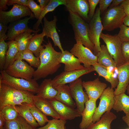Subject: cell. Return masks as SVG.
Returning <instances> with one entry per match:
<instances>
[{
	"instance_id": "obj_1",
	"label": "cell",
	"mask_w": 129,
	"mask_h": 129,
	"mask_svg": "<svg viewBox=\"0 0 129 129\" xmlns=\"http://www.w3.org/2000/svg\"><path fill=\"white\" fill-rule=\"evenodd\" d=\"M41 50L39 57L40 63L34 72L33 77L36 81L46 78L56 72L61 66L59 62L62 52L55 51L48 41Z\"/></svg>"
},
{
	"instance_id": "obj_2",
	"label": "cell",
	"mask_w": 129,
	"mask_h": 129,
	"mask_svg": "<svg viewBox=\"0 0 129 129\" xmlns=\"http://www.w3.org/2000/svg\"><path fill=\"white\" fill-rule=\"evenodd\" d=\"M33 94L29 91L18 90L0 83V110L7 105L15 107L25 103L33 104Z\"/></svg>"
},
{
	"instance_id": "obj_3",
	"label": "cell",
	"mask_w": 129,
	"mask_h": 129,
	"mask_svg": "<svg viewBox=\"0 0 129 129\" xmlns=\"http://www.w3.org/2000/svg\"><path fill=\"white\" fill-rule=\"evenodd\" d=\"M70 23L74 31V38L93 52L94 45L89 37V24L77 14L69 11Z\"/></svg>"
},
{
	"instance_id": "obj_4",
	"label": "cell",
	"mask_w": 129,
	"mask_h": 129,
	"mask_svg": "<svg viewBox=\"0 0 129 129\" xmlns=\"http://www.w3.org/2000/svg\"><path fill=\"white\" fill-rule=\"evenodd\" d=\"M0 83L9 86L16 89L37 93L39 85L34 78L29 80L15 77L8 74L4 70H0Z\"/></svg>"
},
{
	"instance_id": "obj_5",
	"label": "cell",
	"mask_w": 129,
	"mask_h": 129,
	"mask_svg": "<svg viewBox=\"0 0 129 129\" xmlns=\"http://www.w3.org/2000/svg\"><path fill=\"white\" fill-rule=\"evenodd\" d=\"M126 16L121 5L109 8L104 13L102 20L103 30L111 31L119 28L123 24V20Z\"/></svg>"
},
{
	"instance_id": "obj_6",
	"label": "cell",
	"mask_w": 129,
	"mask_h": 129,
	"mask_svg": "<svg viewBox=\"0 0 129 129\" xmlns=\"http://www.w3.org/2000/svg\"><path fill=\"white\" fill-rule=\"evenodd\" d=\"M105 43L108 51L115 62L117 66L125 62L123 58L121 50L122 42L117 34L112 35L102 33L100 36Z\"/></svg>"
},
{
	"instance_id": "obj_7",
	"label": "cell",
	"mask_w": 129,
	"mask_h": 129,
	"mask_svg": "<svg viewBox=\"0 0 129 129\" xmlns=\"http://www.w3.org/2000/svg\"><path fill=\"white\" fill-rule=\"evenodd\" d=\"M100 14L99 8H97L88 24L89 38L94 45L93 52L95 55L101 50L100 38L103 27Z\"/></svg>"
},
{
	"instance_id": "obj_8",
	"label": "cell",
	"mask_w": 129,
	"mask_h": 129,
	"mask_svg": "<svg viewBox=\"0 0 129 129\" xmlns=\"http://www.w3.org/2000/svg\"><path fill=\"white\" fill-rule=\"evenodd\" d=\"M114 91L109 86L106 88L100 97V102L97 108L93 117L94 123L99 121L102 115L113 108L115 102Z\"/></svg>"
},
{
	"instance_id": "obj_9",
	"label": "cell",
	"mask_w": 129,
	"mask_h": 129,
	"mask_svg": "<svg viewBox=\"0 0 129 129\" xmlns=\"http://www.w3.org/2000/svg\"><path fill=\"white\" fill-rule=\"evenodd\" d=\"M5 70L13 77L29 80L32 79L35 70L23 60L17 59Z\"/></svg>"
},
{
	"instance_id": "obj_10",
	"label": "cell",
	"mask_w": 129,
	"mask_h": 129,
	"mask_svg": "<svg viewBox=\"0 0 129 129\" xmlns=\"http://www.w3.org/2000/svg\"><path fill=\"white\" fill-rule=\"evenodd\" d=\"M70 52L83 64L84 67L89 68L98 63L97 56L80 42H76Z\"/></svg>"
},
{
	"instance_id": "obj_11",
	"label": "cell",
	"mask_w": 129,
	"mask_h": 129,
	"mask_svg": "<svg viewBox=\"0 0 129 129\" xmlns=\"http://www.w3.org/2000/svg\"><path fill=\"white\" fill-rule=\"evenodd\" d=\"M32 13L27 6L14 4L11 9L9 11H0V22L7 25L9 23L20 20L23 17L30 16Z\"/></svg>"
},
{
	"instance_id": "obj_12",
	"label": "cell",
	"mask_w": 129,
	"mask_h": 129,
	"mask_svg": "<svg viewBox=\"0 0 129 129\" xmlns=\"http://www.w3.org/2000/svg\"><path fill=\"white\" fill-rule=\"evenodd\" d=\"M82 82L81 78H79L70 83L69 86L76 104V109L81 115L85 108V103L89 99L87 93L83 91Z\"/></svg>"
},
{
	"instance_id": "obj_13",
	"label": "cell",
	"mask_w": 129,
	"mask_h": 129,
	"mask_svg": "<svg viewBox=\"0 0 129 129\" xmlns=\"http://www.w3.org/2000/svg\"><path fill=\"white\" fill-rule=\"evenodd\" d=\"M95 71L93 66L84 67L80 70L70 71H63L52 80L53 87L60 85H65L74 81L82 75Z\"/></svg>"
},
{
	"instance_id": "obj_14",
	"label": "cell",
	"mask_w": 129,
	"mask_h": 129,
	"mask_svg": "<svg viewBox=\"0 0 129 129\" xmlns=\"http://www.w3.org/2000/svg\"><path fill=\"white\" fill-rule=\"evenodd\" d=\"M34 17V14L32 13L29 17H26L10 23L8 26L7 39L6 40H15L19 35L27 31H30L35 34L37 33L40 30L39 29L36 31L31 29L28 26L29 20Z\"/></svg>"
},
{
	"instance_id": "obj_15",
	"label": "cell",
	"mask_w": 129,
	"mask_h": 129,
	"mask_svg": "<svg viewBox=\"0 0 129 129\" xmlns=\"http://www.w3.org/2000/svg\"><path fill=\"white\" fill-rule=\"evenodd\" d=\"M82 84L89 99L96 101L107 86L106 84L100 81L98 77L93 81H83Z\"/></svg>"
},
{
	"instance_id": "obj_16",
	"label": "cell",
	"mask_w": 129,
	"mask_h": 129,
	"mask_svg": "<svg viewBox=\"0 0 129 129\" xmlns=\"http://www.w3.org/2000/svg\"><path fill=\"white\" fill-rule=\"evenodd\" d=\"M49 100L59 115L60 119L71 120L81 116L76 109L69 107L55 99Z\"/></svg>"
},
{
	"instance_id": "obj_17",
	"label": "cell",
	"mask_w": 129,
	"mask_h": 129,
	"mask_svg": "<svg viewBox=\"0 0 129 129\" xmlns=\"http://www.w3.org/2000/svg\"><path fill=\"white\" fill-rule=\"evenodd\" d=\"M65 6L69 11L77 14L87 21L90 20L88 15L89 6L87 0H66Z\"/></svg>"
},
{
	"instance_id": "obj_18",
	"label": "cell",
	"mask_w": 129,
	"mask_h": 129,
	"mask_svg": "<svg viewBox=\"0 0 129 129\" xmlns=\"http://www.w3.org/2000/svg\"><path fill=\"white\" fill-rule=\"evenodd\" d=\"M118 83L114 91L115 95L125 93L129 84V62L117 66Z\"/></svg>"
},
{
	"instance_id": "obj_19",
	"label": "cell",
	"mask_w": 129,
	"mask_h": 129,
	"mask_svg": "<svg viewBox=\"0 0 129 129\" xmlns=\"http://www.w3.org/2000/svg\"><path fill=\"white\" fill-rule=\"evenodd\" d=\"M57 17L54 16L53 20L48 21L46 17L43 18L44 24L43 31L45 36L50 38L53 41L54 46H57L62 52L64 51L61 46L59 35L56 29Z\"/></svg>"
},
{
	"instance_id": "obj_20",
	"label": "cell",
	"mask_w": 129,
	"mask_h": 129,
	"mask_svg": "<svg viewBox=\"0 0 129 129\" xmlns=\"http://www.w3.org/2000/svg\"><path fill=\"white\" fill-rule=\"evenodd\" d=\"M61 63L64 64V71H70L81 70L84 68L79 60L70 52L65 50L61 53L59 59Z\"/></svg>"
},
{
	"instance_id": "obj_21",
	"label": "cell",
	"mask_w": 129,
	"mask_h": 129,
	"mask_svg": "<svg viewBox=\"0 0 129 129\" xmlns=\"http://www.w3.org/2000/svg\"><path fill=\"white\" fill-rule=\"evenodd\" d=\"M96 101L90 99L85 103V107L81 114L82 117L79 127L81 129H86L93 123V117L97 108Z\"/></svg>"
},
{
	"instance_id": "obj_22",
	"label": "cell",
	"mask_w": 129,
	"mask_h": 129,
	"mask_svg": "<svg viewBox=\"0 0 129 129\" xmlns=\"http://www.w3.org/2000/svg\"><path fill=\"white\" fill-rule=\"evenodd\" d=\"M33 104L46 116L54 118L60 119V117L56 112L49 100L37 95H34Z\"/></svg>"
},
{
	"instance_id": "obj_23",
	"label": "cell",
	"mask_w": 129,
	"mask_h": 129,
	"mask_svg": "<svg viewBox=\"0 0 129 129\" xmlns=\"http://www.w3.org/2000/svg\"><path fill=\"white\" fill-rule=\"evenodd\" d=\"M54 88L58 91L55 99L72 108H75L76 107L72 97L69 86L60 85Z\"/></svg>"
},
{
	"instance_id": "obj_24",
	"label": "cell",
	"mask_w": 129,
	"mask_h": 129,
	"mask_svg": "<svg viewBox=\"0 0 129 129\" xmlns=\"http://www.w3.org/2000/svg\"><path fill=\"white\" fill-rule=\"evenodd\" d=\"M57 90L53 86L51 78L44 79L39 87L37 95L43 98L52 100L55 99Z\"/></svg>"
},
{
	"instance_id": "obj_25",
	"label": "cell",
	"mask_w": 129,
	"mask_h": 129,
	"mask_svg": "<svg viewBox=\"0 0 129 129\" xmlns=\"http://www.w3.org/2000/svg\"><path fill=\"white\" fill-rule=\"evenodd\" d=\"M116 118V116L113 113L110 111L107 112L102 115L99 121L92 123L86 129H111V124Z\"/></svg>"
},
{
	"instance_id": "obj_26",
	"label": "cell",
	"mask_w": 129,
	"mask_h": 129,
	"mask_svg": "<svg viewBox=\"0 0 129 129\" xmlns=\"http://www.w3.org/2000/svg\"><path fill=\"white\" fill-rule=\"evenodd\" d=\"M98 63L102 67L106 68L108 67H117L114 60L109 53L106 45L101 46V50L97 55Z\"/></svg>"
},
{
	"instance_id": "obj_27",
	"label": "cell",
	"mask_w": 129,
	"mask_h": 129,
	"mask_svg": "<svg viewBox=\"0 0 129 129\" xmlns=\"http://www.w3.org/2000/svg\"><path fill=\"white\" fill-rule=\"evenodd\" d=\"M29 104L23 103L15 107L19 115L32 127L36 128L39 125L30 110Z\"/></svg>"
},
{
	"instance_id": "obj_28",
	"label": "cell",
	"mask_w": 129,
	"mask_h": 129,
	"mask_svg": "<svg viewBox=\"0 0 129 129\" xmlns=\"http://www.w3.org/2000/svg\"><path fill=\"white\" fill-rule=\"evenodd\" d=\"M113 109L117 112L123 111L126 115L129 116V96L125 93L115 95Z\"/></svg>"
},
{
	"instance_id": "obj_29",
	"label": "cell",
	"mask_w": 129,
	"mask_h": 129,
	"mask_svg": "<svg viewBox=\"0 0 129 129\" xmlns=\"http://www.w3.org/2000/svg\"><path fill=\"white\" fill-rule=\"evenodd\" d=\"M45 36L43 32L39 34H35L30 42L27 49L32 52L36 57H39L41 50L44 47V45H42V44L44 41Z\"/></svg>"
},
{
	"instance_id": "obj_30",
	"label": "cell",
	"mask_w": 129,
	"mask_h": 129,
	"mask_svg": "<svg viewBox=\"0 0 129 129\" xmlns=\"http://www.w3.org/2000/svg\"><path fill=\"white\" fill-rule=\"evenodd\" d=\"M66 3V0H50L48 5L42 10L38 19L33 25V30L37 31L39 29L38 27L42 22V19L46 14L49 12L53 11L59 5H65Z\"/></svg>"
},
{
	"instance_id": "obj_31",
	"label": "cell",
	"mask_w": 129,
	"mask_h": 129,
	"mask_svg": "<svg viewBox=\"0 0 129 129\" xmlns=\"http://www.w3.org/2000/svg\"><path fill=\"white\" fill-rule=\"evenodd\" d=\"M8 45L5 63L3 69L5 70L12 65L15 61V57L19 52L17 42L15 40L9 41L7 42Z\"/></svg>"
},
{
	"instance_id": "obj_32",
	"label": "cell",
	"mask_w": 129,
	"mask_h": 129,
	"mask_svg": "<svg viewBox=\"0 0 129 129\" xmlns=\"http://www.w3.org/2000/svg\"><path fill=\"white\" fill-rule=\"evenodd\" d=\"M17 59L25 60L31 66L37 68L39 67L40 63L39 57H36L32 52L28 49L19 51L15 58V60Z\"/></svg>"
},
{
	"instance_id": "obj_33",
	"label": "cell",
	"mask_w": 129,
	"mask_h": 129,
	"mask_svg": "<svg viewBox=\"0 0 129 129\" xmlns=\"http://www.w3.org/2000/svg\"><path fill=\"white\" fill-rule=\"evenodd\" d=\"M95 71L98 74L99 76L103 77L111 85V87L115 88L117 86L118 83V80L114 77L109 73L106 69L102 67L98 63L93 65Z\"/></svg>"
},
{
	"instance_id": "obj_34",
	"label": "cell",
	"mask_w": 129,
	"mask_h": 129,
	"mask_svg": "<svg viewBox=\"0 0 129 129\" xmlns=\"http://www.w3.org/2000/svg\"><path fill=\"white\" fill-rule=\"evenodd\" d=\"M30 31H27L20 34L15 38V40L17 43L19 51L26 50L28 46L31 39L35 35L31 34Z\"/></svg>"
},
{
	"instance_id": "obj_35",
	"label": "cell",
	"mask_w": 129,
	"mask_h": 129,
	"mask_svg": "<svg viewBox=\"0 0 129 129\" xmlns=\"http://www.w3.org/2000/svg\"><path fill=\"white\" fill-rule=\"evenodd\" d=\"M29 107L31 113L39 125L41 127L44 126L49 120L46 116L33 104H29Z\"/></svg>"
},
{
	"instance_id": "obj_36",
	"label": "cell",
	"mask_w": 129,
	"mask_h": 129,
	"mask_svg": "<svg viewBox=\"0 0 129 129\" xmlns=\"http://www.w3.org/2000/svg\"><path fill=\"white\" fill-rule=\"evenodd\" d=\"M5 122L16 120L19 115L15 108L11 105H6L0 110Z\"/></svg>"
},
{
	"instance_id": "obj_37",
	"label": "cell",
	"mask_w": 129,
	"mask_h": 129,
	"mask_svg": "<svg viewBox=\"0 0 129 129\" xmlns=\"http://www.w3.org/2000/svg\"><path fill=\"white\" fill-rule=\"evenodd\" d=\"M66 120L53 118L49 120L47 124L43 126L34 129H65V125Z\"/></svg>"
},
{
	"instance_id": "obj_38",
	"label": "cell",
	"mask_w": 129,
	"mask_h": 129,
	"mask_svg": "<svg viewBox=\"0 0 129 129\" xmlns=\"http://www.w3.org/2000/svg\"><path fill=\"white\" fill-rule=\"evenodd\" d=\"M3 39H0V69L3 70L6 54L8 48V44Z\"/></svg>"
},
{
	"instance_id": "obj_39",
	"label": "cell",
	"mask_w": 129,
	"mask_h": 129,
	"mask_svg": "<svg viewBox=\"0 0 129 129\" xmlns=\"http://www.w3.org/2000/svg\"><path fill=\"white\" fill-rule=\"evenodd\" d=\"M27 7L33 13L35 17L38 20L42 11L39 5L37 4L34 0H28Z\"/></svg>"
},
{
	"instance_id": "obj_40",
	"label": "cell",
	"mask_w": 129,
	"mask_h": 129,
	"mask_svg": "<svg viewBox=\"0 0 129 129\" xmlns=\"http://www.w3.org/2000/svg\"><path fill=\"white\" fill-rule=\"evenodd\" d=\"M119 28L120 30L117 35L122 43L129 42V27L123 24Z\"/></svg>"
},
{
	"instance_id": "obj_41",
	"label": "cell",
	"mask_w": 129,
	"mask_h": 129,
	"mask_svg": "<svg viewBox=\"0 0 129 129\" xmlns=\"http://www.w3.org/2000/svg\"><path fill=\"white\" fill-rule=\"evenodd\" d=\"M121 50L123 57L125 62H129V42L122 43Z\"/></svg>"
},
{
	"instance_id": "obj_42",
	"label": "cell",
	"mask_w": 129,
	"mask_h": 129,
	"mask_svg": "<svg viewBox=\"0 0 129 129\" xmlns=\"http://www.w3.org/2000/svg\"><path fill=\"white\" fill-rule=\"evenodd\" d=\"M89 6V17L91 19L95 13V11L96 7L99 3L100 0H88Z\"/></svg>"
},
{
	"instance_id": "obj_43",
	"label": "cell",
	"mask_w": 129,
	"mask_h": 129,
	"mask_svg": "<svg viewBox=\"0 0 129 129\" xmlns=\"http://www.w3.org/2000/svg\"><path fill=\"white\" fill-rule=\"evenodd\" d=\"M4 126L5 129H21L16 120L5 122Z\"/></svg>"
},
{
	"instance_id": "obj_44",
	"label": "cell",
	"mask_w": 129,
	"mask_h": 129,
	"mask_svg": "<svg viewBox=\"0 0 129 129\" xmlns=\"http://www.w3.org/2000/svg\"><path fill=\"white\" fill-rule=\"evenodd\" d=\"M21 129H34V128L27 123L22 117L19 115L16 119Z\"/></svg>"
},
{
	"instance_id": "obj_45",
	"label": "cell",
	"mask_w": 129,
	"mask_h": 129,
	"mask_svg": "<svg viewBox=\"0 0 129 129\" xmlns=\"http://www.w3.org/2000/svg\"><path fill=\"white\" fill-rule=\"evenodd\" d=\"M113 0H100L99 9L101 13H102L107 10Z\"/></svg>"
},
{
	"instance_id": "obj_46",
	"label": "cell",
	"mask_w": 129,
	"mask_h": 129,
	"mask_svg": "<svg viewBox=\"0 0 129 129\" xmlns=\"http://www.w3.org/2000/svg\"><path fill=\"white\" fill-rule=\"evenodd\" d=\"M8 29L7 25H4L0 22V39H3L6 40L7 39V35L6 34Z\"/></svg>"
},
{
	"instance_id": "obj_47",
	"label": "cell",
	"mask_w": 129,
	"mask_h": 129,
	"mask_svg": "<svg viewBox=\"0 0 129 129\" xmlns=\"http://www.w3.org/2000/svg\"><path fill=\"white\" fill-rule=\"evenodd\" d=\"M28 1L27 0H8L7 5H10L18 4L27 6Z\"/></svg>"
},
{
	"instance_id": "obj_48",
	"label": "cell",
	"mask_w": 129,
	"mask_h": 129,
	"mask_svg": "<svg viewBox=\"0 0 129 129\" xmlns=\"http://www.w3.org/2000/svg\"><path fill=\"white\" fill-rule=\"evenodd\" d=\"M126 15L129 16V0H124L120 5Z\"/></svg>"
},
{
	"instance_id": "obj_49",
	"label": "cell",
	"mask_w": 129,
	"mask_h": 129,
	"mask_svg": "<svg viewBox=\"0 0 129 129\" xmlns=\"http://www.w3.org/2000/svg\"><path fill=\"white\" fill-rule=\"evenodd\" d=\"M8 0H0V11H5L7 9L6 6Z\"/></svg>"
},
{
	"instance_id": "obj_50",
	"label": "cell",
	"mask_w": 129,
	"mask_h": 129,
	"mask_svg": "<svg viewBox=\"0 0 129 129\" xmlns=\"http://www.w3.org/2000/svg\"><path fill=\"white\" fill-rule=\"evenodd\" d=\"M50 1L49 0H38L37 1L39 3V5L42 10L45 8L48 5Z\"/></svg>"
},
{
	"instance_id": "obj_51",
	"label": "cell",
	"mask_w": 129,
	"mask_h": 129,
	"mask_svg": "<svg viewBox=\"0 0 129 129\" xmlns=\"http://www.w3.org/2000/svg\"><path fill=\"white\" fill-rule=\"evenodd\" d=\"M124 0H113L112 3L109 6V8H112L116 7L119 5L120 3H121Z\"/></svg>"
},
{
	"instance_id": "obj_52",
	"label": "cell",
	"mask_w": 129,
	"mask_h": 129,
	"mask_svg": "<svg viewBox=\"0 0 129 129\" xmlns=\"http://www.w3.org/2000/svg\"><path fill=\"white\" fill-rule=\"evenodd\" d=\"M5 121L2 114L0 113V128L4 126Z\"/></svg>"
},
{
	"instance_id": "obj_53",
	"label": "cell",
	"mask_w": 129,
	"mask_h": 129,
	"mask_svg": "<svg viewBox=\"0 0 129 129\" xmlns=\"http://www.w3.org/2000/svg\"><path fill=\"white\" fill-rule=\"evenodd\" d=\"M123 23L125 26L129 27V16H126L123 19Z\"/></svg>"
},
{
	"instance_id": "obj_54",
	"label": "cell",
	"mask_w": 129,
	"mask_h": 129,
	"mask_svg": "<svg viewBox=\"0 0 129 129\" xmlns=\"http://www.w3.org/2000/svg\"><path fill=\"white\" fill-rule=\"evenodd\" d=\"M122 119L123 120L128 126L129 128V116L126 115L122 117Z\"/></svg>"
},
{
	"instance_id": "obj_55",
	"label": "cell",
	"mask_w": 129,
	"mask_h": 129,
	"mask_svg": "<svg viewBox=\"0 0 129 129\" xmlns=\"http://www.w3.org/2000/svg\"><path fill=\"white\" fill-rule=\"evenodd\" d=\"M126 90L127 91V93L129 94V84L127 86Z\"/></svg>"
},
{
	"instance_id": "obj_56",
	"label": "cell",
	"mask_w": 129,
	"mask_h": 129,
	"mask_svg": "<svg viewBox=\"0 0 129 129\" xmlns=\"http://www.w3.org/2000/svg\"><path fill=\"white\" fill-rule=\"evenodd\" d=\"M0 129H5V128L4 127V126L3 127L1 128H0Z\"/></svg>"
},
{
	"instance_id": "obj_57",
	"label": "cell",
	"mask_w": 129,
	"mask_h": 129,
	"mask_svg": "<svg viewBox=\"0 0 129 129\" xmlns=\"http://www.w3.org/2000/svg\"></svg>"
}]
</instances>
